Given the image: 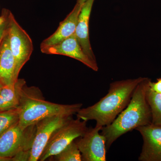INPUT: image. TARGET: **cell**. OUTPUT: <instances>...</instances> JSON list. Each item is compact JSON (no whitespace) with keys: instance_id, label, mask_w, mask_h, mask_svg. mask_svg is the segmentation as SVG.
Returning a JSON list of instances; mask_svg holds the SVG:
<instances>
[{"instance_id":"1","label":"cell","mask_w":161,"mask_h":161,"mask_svg":"<svg viewBox=\"0 0 161 161\" xmlns=\"http://www.w3.org/2000/svg\"><path fill=\"white\" fill-rule=\"evenodd\" d=\"M145 78L119 80L110 84L108 92L95 104L80 109L77 118L86 121L95 120V126L109 125L128 105L136 88Z\"/></svg>"},{"instance_id":"2","label":"cell","mask_w":161,"mask_h":161,"mask_svg":"<svg viewBox=\"0 0 161 161\" xmlns=\"http://www.w3.org/2000/svg\"><path fill=\"white\" fill-rule=\"evenodd\" d=\"M150 81L149 78H144L136 88L126 108L112 124L103 127L101 134L105 137L107 150L125 133L152 123L151 109L146 97Z\"/></svg>"},{"instance_id":"3","label":"cell","mask_w":161,"mask_h":161,"mask_svg":"<svg viewBox=\"0 0 161 161\" xmlns=\"http://www.w3.org/2000/svg\"><path fill=\"white\" fill-rule=\"evenodd\" d=\"M82 103L64 105L45 100L40 89L25 84L20 91L19 125L24 129L47 117L55 115L73 116L81 108Z\"/></svg>"},{"instance_id":"4","label":"cell","mask_w":161,"mask_h":161,"mask_svg":"<svg viewBox=\"0 0 161 161\" xmlns=\"http://www.w3.org/2000/svg\"><path fill=\"white\" fill-rule=\"evenodd\" d=\"M36 125L23 129L19 123L0 136V157L9 161H28Z\"/></svg>"},{"instance_id":"5","label":"cell","mask_w":161,"mask_h":161,"mask_svg":"<svg viewBox=\"0 0 161 161\" xmlns=\"http://www.w3.org/2000/svg\"><path fill=\"white\" fill-rule=\"evenodd\" d=\"M7 32L9 46L14 58V78L16 81L22 68L29 60L33 50V45L29 35L20 26L9 11L8 15Z\"/></svg>"},{"instance_id":"6","label":"cell","mask_w":161,"mask_h":161,"mask_svg":"<svg viewBox=\"0 0 161 161\" xmlns=\"http://www.w3.org/2000/svg\"><path fill=\"white\" fill-rule=\"evenodd\" d=\"M88 129L86 121L71 119L54 132L39 161H45L57 155L76 139L84 135Z\"/></svg>"},{"instance_id":"7","label":"cell","mask_w":161,"mask_h":161,"mask_svg":"<svg viewBox=\"0 0 161 161\" xmlns=\"http://www.w3.org/2000/svg\"><path fill=\"white\" fill-rule=\"evenodd\" d=\"M72 118L73 116L55 115L44 119L37 123L36 124V134L28 161L39 160L54 132Z\"/></svg>"},{"instance_id":"8","label":"cell","mask_w":161,"mask_h":161,"mask_svg":"<svg viewBox=\"0 0 161 161\" xmlns=\"http://www.w3.org/2000/svg\"><path fill=\"white\" fill-rule=\"evenodd\" d=\"M103 128L88 129L84 135L75 140L81 153L82 161H106V138L99 133Z\"/></svg>"},{"instance_id":"9","label":"cell","mask_w":161,"mask_h":161,"mask_svg":"<svg viewBox=\"0 0 161 161\" xmlns=\"http://www.w3.org/2000/svg\"><path fill=\"white\" fill-rule=\"evenodd\" d=\"M143 140L140 161H161V125L152 123L137 127Z\"/></svg>"},{"instance_id":"10","label":"cell","mask_w":161,"mask_h":161,"mask_svg":"<svg viewBox=\"0 0 161 161\" xmlns=\"http://www.w3.org/2000/svg\"><path fill=\"white\" fill-rule=\"evenodd\" d=\"M41 51L47 54L61 55L79 60L95 71L98 70L96 62H94L84 52L75 34L53 46L42 48Z\"/></svg>"},{"instance_id":"11","label":"cell","mask_w":161,"mask_h":161,"mask_svg":"<svg viewBox=\"0 0 161 161\" xmlns=\"http://www.w3.org/2000/svg\"><path fill=\"white\" fill-rule=\"evenodd\" d=\"M83 4L77 1L74 9L64 20L60 23L57 31L42 42L40 49L57 45L75 34Z\"/></svg>"},{"instance_id":"12","label":"cell","mask_w":161,"mask_h":161,"mask_svg":"<svg viewBox=\"0 0 161 161\" xmlns=\"http://www.w3.org/2000/svg\"><path fill=\"white\" fill-rule=\"evenodd\" d=\"M95 0H86L83 3L78 17L75 35L84 52L94 62L96 58L91 46L89 38V20Z\"/></svg>"},{"instance_id":"13","label":"cell","mask_w":161,"mask_h":161,"mask_svg":"<svg viewBox=\"0 0 161 161\" xmlns=\"http://www.w3.org/2000/svg\"><path fill=\"white\" fill-rule=\"evenodd\" d=\"M15 63L9 46L7 29L0 47V82L4 85L14 84Z\"/></svg>"},{"instance_id":"14","label":"cell","mask_w":161,"mask_h":161,"mask_svg":"<svg viewBox=\"0 0 161 161\" xmlns=\"http://www.w3.org/2000/svg\"><path fill=\"white\" fill-rule=\"evenodd\" d=\"M26 83L24 79H18L14 84L3 86L0 90V112L18 108L20 91Z\"/></svg>"},{"instance_id":"15","label":"cell","mask_w":161,"mask_h":161,"mask_svg":"<svg viewBox=\"0 0 161 161\" xmlns=\"http://www.w3.org/2000/svg\"><path fill=\"white\" fill-rule=\"evenodd\" d=\"M146 97L152 114L151 123L161 125V94L153 92L149 87Z\"/></svg>"},{"instance_id":"16","label":"cell","mask_w":161,"mask_h":161,"mask_svg":"<svg viewBox=\"0 0 161 161\" xmlns=\"http://www.w3.org/2000/svg\"><path fill=\"white\" fill-rule=\"evenodd\" d=\"M53 157H54L55 161H82L81 153L75 140L68 145L61 152Z\"/></svg>"},{"instance_id":"17","label":"cell","mask_w":161,"mask_h":161,"mask_svg":"<svg viewBox=\"0 0 161 161\" xmlns=\"http://www.w3.org/2000/svg\"><path fill=\"white\" fill-rule=\"evenodd\" d=\"M18 109L0 112V136L19 122Z\"/></svg>"},{"instance_id":"18","label":"cell","mask_w":161,"mask_h":161,"mask_svg":"<svg viewBox=\"0 0 161 161\" xmlns=\"http://www.w3.org/2000/svg\"><path fill=\"white\" fill-rule=\"evenodd\" d=\"M149 87L150 90L158 94H161V78L157 79V81L155 82L150 81Z\"/></svg>"},{"instance_id":"19","label":"cell","mask_w":161,"mask_h":161,"mask_svg":"<svg viewBox=\"0 0 161 161\" xmlns=\"http://www.w3.org/2000/svg\"><path fill=\"white\" fill-rule=\"evenodd\" d=\"M9 12V11L8 10L6 19L5 22L2 25H0V47H1V43H2L3 38L6 33V29H7V25H8V15Z\"/></svg>"},{"instance_id":"20","label":"cell","mask_w":161,"mask_h":161,"mask_svg":"<svg viewBox=\"0 0 161 161\" xmlns=\"http://www.w3.org/2000/svg\"><path fill=\"white\" fill-rule=\"evenodd\" d=\"M8 11V10H7V9H3V15H2V16L0 17V25H2L5 22V20H6Z\"/></svg>"},{"instance_id":"21","label":"cell","mask_w":161,"mask_h":161,"mask_svg":"<svg viewBox=\"0 0 161 161\" xmlns=\"http://www.w3.org/2000/svg\"><path fill=\"white\" fill-rule=\"evenodd\" d=\"M0 161H9L7 159L3 158L0 157Z\"/></svg>"},{"instance_id":"22","label":"cell","mask_w":161,"mask_h":161,"mask_svg":"<svg viewBox=\"0 0 161 161\" xmlns=\"http://www.w3.org/2000/svg\"><path fill=\"white\" fill-rule=\"evenodd\" d=\"M77 1H79V2H80L81 3H84L86 0H77Z\"/></svg>"},{"instance_id":"23","label":"cell","mask_w":161,"mask_h":161,"mask_svg":"<svg viewBox=\"0 0 161 161\" xmlns=\"http://www.w3.org/2000/svg\"><path fill=\"white\" fill-rule=\"evenodd\" d=\"M3 86H4V85L3 84V83H1V82H0V90L2 89V88L3 87Z\"/></svg>"}]
</instances>
